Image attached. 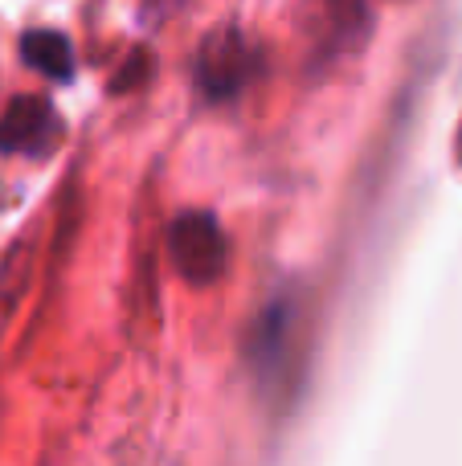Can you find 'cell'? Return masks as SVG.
<instances>
[{"instance_id": "1", "label": "cell", "mask_w": 462, "mask_h": 466, "mask_svg": "<svg viewBox=\"0 0 462 466\" xmlns=\"http://www.w3.org/2000/svg\"><path fill=\"white\" fill-rule=\"evenodd\" d=\"M168 254L188 282L205 287V282H213L226 270L229 246H226V233H221V226L209 213H185L168 229Z\"/></svg>"}, {"instance_id": "2", "label": "cell", "mask_w": 462, "mask_h": 466, "mask_svg": "<svg viewBox=\"0 0 462 466\" xmlns=\"http://www.w3.org/2000/svg\"><path fill=\"white\" fill-rule=\"evenodd\" d=\"M57 119L41 98H16L0 119V147L8 152H37L45 139H54Z\"/></svg>"}, {"instance_id": "3", "label": "cell", "mask_w": 462, "mask_h": 466, "mask_svg": "<svg viewBox=\"0 0 462 466\" xmlns=\"http://www.w3.org/2000/svg\"><path fill=\"white\" fill-rule=\"evenodd\" d=\"M25 57L49 78H70L74 57H70V41L62 33H29L25 37Z\"/></svg>"}]
</instances>
